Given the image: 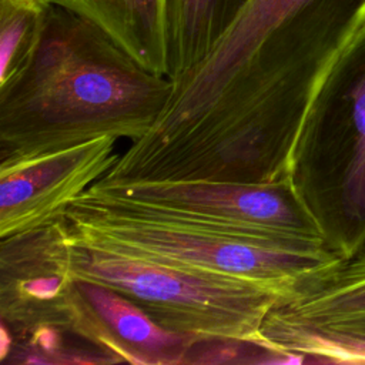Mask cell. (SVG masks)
I'll list each match as a JSON object with an SVG mask.
<instances>
[{"instance_id":"cell-1","label":"cell","mask_w":365,"mask_h":365,"mask_svg":"<svg viewBox=\"0 0 365 365\" xmlns=\"http://www.w3.org/2000/svg\"><path fill=\"white\" fill-rule=\"evenodd\" d=\"M171 94L170 78L54 4L34 47L0 78V163L100 137L140 140Z\"/></svg>"},{"instance_id":"cell-2","label":"cell","mask_w":365,"mask_h":365,"mask_svg":"<svg viewBox=\"0 0 365 365\" xmlns=\"http://www.w3.org/2000/svg\"><path fill=\"white\" fill-rule=\"evenodd\" d=\"M365 23V0H248L212 51L173 81L168 108L190 113L221 91L304 101Z\"/></svg>"},{"instance_id":"cell-3","label":"cell","mask_w":365,"mask_h":365,"mask_svg":"<svg viewBox=\"0 0 365 365\" xmlns=\"http://www.w3.org/2000/svg\"><path fill=\"white\" fill-rule=\"evenodd\" d=\"M64 221L76 244L261 282L284 297L341 258L319 240L220 228L90 190L70 202Z\"/></svg>"},{"instance_id":"cell-4","label":"cell","mask_w":365,"mask_h":365,"mask_svg":"<svg viewBox=\"0 0 365 365\" xmlns=\"http://www.w3.org/2000/svg\"><path fill=\"white\" fill-rule=\"evenodd\" d=\"M289 177L325 247L356 257L365 247V23L311 103Z\"/></svg>"},{"instance_id":"cell-5","label":"cell","mask_w":365,"mask_h":365,"mask_svg":"<svg viewBox=\"0 0 365 365\" xmlns=\"http://www.w3.org/2000/svg\"><path fill=\"white\" fill-rule=\"evenodd\" d=\"M76 277L104 284L131 299L161 327L194 336L250 339L282 292L261 282L150 261L70 240Z\"/></svg>"},{"instance_id":"cell-6","label":"cell","mask_w":365,"mask_h":365,"mask_svg":"<svg viewBox=\"0 0 365 365\" xmlns=\"http://www.w3.org/2000/svg\"><path fill=\"white\" fill-rule=\"evenodd\" d=\"M88 190L220 228L282 234L324 242L319 227L291 177L269 184L98 180Z\"/></svg>"},{"instance_id":"cell-7","label":"cell","mask_w":365,"mask_h":365,"mask_svg":"<svg viewBox=\"0 0 365 365\" xmlns=\"http://www.w3.org/2000/svg\"><path fill=\"white\" fill-rule=\"evenodd\" d=\"M115 137L0 163V238L51 224L117 163Z\"/></svg>"},{"instance_id":"cell-8","label":"cell","mask_w":365,"mask_h":365,"mask_svg":"<svg viewBox=\"0 0 365 365\" xmlns=\"http://www.w3.org/2000/svg\"><path fill=\"white\" fill-rule=\"evenodd\" d=\"M0 240L1 331L17 334L37 325L67 329V292L74 275L64 217Z\"/></svg>"},{"instance_id":"cell-9","label":"cell","mask_w":365,"mask_h":365,"mask_svg":"<svg viewBox=\"0 0 365 365\" xmlns=\"http://www.w3.org/2000/svg\"><path fill=\"white\" fill-rule=\"evenodd\" d=\"M68 315L73 332L118 362L184 364L198 338L161 327L121 292L76 275L68 288Z\"/></svg>"},{"instance_id":"cell-10","label":"cell","mask_w":365,"mask_h":365,"mask_svg":"<svg viewBox=\"0 0 365 365\" xmlns=\"http://www.w3.org/2000/svg\"><path fill=\"white\" fill-rule=\"evenodd\" d=\"M278 331L365 334V255L338 258L298 279L268 311L259 335Z\"/></svg>"},{"instance_id":"cell-11","label":"cell","mask_w":365,"mask_h":365,"mask_svg":"<svg viewBox=\"0 0 365 365\" xmlns=\"http://www.w3.org/2000/svg\"><path fill=\"white\" fill-rule=\"evenodd\" d=\"M51 3L93 23L144 68L167 77L164 0H51Z\"/></svg>"},{"instance_id":"cell-12","label":"cell","mask_w":365,"mask_h":365,"mask_svg":"<svg viewBox=\"0 0 365 365\" xmlns=\"http://www.w3.org/2000/svg\"><path fill=\"white\" fill-rule=\"evenodd\" d=\"M248 0H164L167 63L171 81L198 66Z\"/></svg>"},{"instance_id":"cell-13","label":"cell","mask_w":365,"mask_h":365,"mask_svg":"<svg viewBox=\"0 0 365 365\" xmlns=\"http://www.w3.org/2000/svg\"><path fill=\"white\" fill-rule=\"evenodd\" d=\"M258 344L304 362L365 364V334L278 331L259 335Z\"/></svg>"},{"instance_id":"cell-14","label":"cell","mask_w":365,"mask_h":365,"mask_svg":"<svg viewBox=\"0 0 365 365\" xmlns=\"http://www.w3.org/2000/svg\"><path fill=\"white\" fill-rule=\"evenodd\" d=\"M53 7L51 0H0V78L34 47Z\"/></svg>"},{"instance_id":"cell-15","label":"cell","mask_w":365,"mask_h":365,"mask_svg":"<svg viewBox=\"0 0 365 365\" xmlns=\"http://www.w3.org/2000/svg\"><path fill=\"white\" fill-rule=\"evenodd\" d=\"M184 364H302L298 358L271 351L255 341L198 336Z\"/></svg>"},{"instance_id":"cell-16","label":"cell","mask_w":365,"mask_h":365,"mask_svg":"<svg viewBox=\"0 0 365 365\" xmlns=\"http://www.w3.org/2000/svg\"><path fill=\"white\" fill-rule=\"evenodd\" d=\"M358 255H365V247H364V250H362V251H361Z\"/></svg>"}]
</instances>
